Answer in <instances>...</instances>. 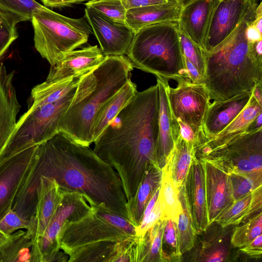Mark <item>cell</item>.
Segmentation results:
<instances>
[{
	"instance_id": "cell-13",
	"label": "cell",
	"mask_w": 262,
	"mask_h": 262,
	"mask_svg": "<svg viewBox=\"0 0 262 262\" xmlns=\"http://www.w3.org/2000/svg\"><path fill=\"white\" fill-rule=\"evenodd\" d=\"M38 145L24 149L0 166V220L12 209L15 198L31 169Z\"/></svg>"
},
{
	"instance_id": "cell-49",
	"label": "cell",
	"mask_w": 262,
	"mask_h": 262,
	"mask_svg": "<svg viewBox=\"0 0 262 262\" xmlns=\"http://www.w3.org/2000/svg\"><path fill=\"white\" fill-rule=\"evenodd\" d=\"M46 7L60 8L71 6L74 0H41Z\"/></svg>"
},
{
	"instance_id": "cell-45",
	"label": "cell",
	"mask_w": 262,
	"mask_h": 262,
	"mask_svg": "<svg viewBox=\"0 0 262 262\" xmlns=\"http://www.w3.org/2000/svg\"><path fill=\"white\" fill-rule=\"evenodd\" d=\"M126 10L178 2L175 0H121Z\"/></svg>"
},
{
	"instance_id": "cell-24",
	"label": "cell",
	"mask_w": 262,
	"mask_h": 262,
	"mask_svg": "<svg viewBox=\"0 0 262 262\" xmlns=\"http://www.w3.org/2000/svg\"><path fill=\"white\" fill-rule=\"evenodd\" d=\"M262 113L260 105L252 96L244 110L221 133L212 138L199 144L194 148L195 155H199L218 148L233 137L246 132L250 123Z\"/></svg>"
},
{
	"instance_id": "cell-5",
	"label": "cell",
	"mask_w": 262,
	"mask_h": 262,
	"mask_svg": "<svg viewBox=\"0 0 262 262\" xmlns=\"http://www.w3.org/2000/svg\"><path fill=\"white\" fill-rule=\"evenodd\" d=\"M134 66L127 56H105L80 79L71 102L59 124V132L89 146L98 114L130 80Z\"/></svg>"
},
{
	"instance_id": "cell-26",
	"label": "cell",
	"mask_w": 262,
	"mask_h": 262,
	"mask_svg": "<svg viewBox=\"0 0 262 262\" xmlns=\"http://www.w3.org/2000/svg\"><path fill=\"white\" fill-rule=\"evenodd\" d=\"M193 146L180 135L163 167L169 173L178 191L185 183L192 161L195 157Z\"/></svg>"
},
{
	"instance_id": "cell-32",
	"label": "cell",
	"mask_w": 262,
	"mask_h": 262,
	"mask_svg": "<svg viewBox=\"0 0 262 262\" xmlns=\"http://www.w3.org/2000/svg\"><path fill=\"white\" fill-rule=\"evenodd\" d=\"M162 180L158 199L162 209L161 220L172 219L177 222L181 207L178 191L167 171L163 168Z\"/></svg>"
},
{
	"instance_id": "cell-10",
	"label": "cell",
	"mask_w": 262,
	"mask_h": 262,
	"mask_svg": "<svg viewBox=\"0 0 262 262\" xmlns=\"http://www.w3.org/2000/svg\"><path fill=\"white\" fill-rule=\"evenodd\" d=\"M166 92L170 111L177 121L189 125L196 134L201 131L210 104L209 91L203 83L183 81L176 88L168 83Z\"/></svg>"
},
{
	"instance_id": "cell-4",
	"label": "cell",
	"mask_w": 262,
	"mask_h": 262,
	"mask_svg": "<svg viewBox=\"0 0 262 262\" xmlns=\"http://www.w3.org/2000/svg\"><path fill=\"white\" fill-rule=\"evenodd\" d=\"M255 10L212 50L203 49L205 62L203 83L210 99L226 100L252 92L262 82V53L257 50L256 42H250L246 34L248 25L254 19Z\"/></svg>"
},
{
	"instance_id": "cell-53",
	"label": "cell",
	"mask_w": 262,
	"mask_h": 262,
	"mask_svg": "<svg viewBox=\"0 0 262 262\" xmlns=\"http://www.w3.org/2000/svg\"><path fill=\"white\" fill-rule=\"evenodd\" d=\"M175 1H177L179 2H180L184 6V5H185L186 3H187L190 0H175Z\"/></svg>"
},
{
	"instance_id": "cell-42",
	"label": "cell",
	"mask_w": 262,
	"mask_h": 262,
	"mask_svg": "<svg viewBox=\"0 0 262 262\" xmlns=\"http://www.w3.org/2000/svg\"><path fill=\"white\" fill-rule=\"evenodd\" d=\"M162 216V209L158 198L150 212L143 219L139 225L135 227L136 234L138 236L143 235L150 228L155 224Z\"/></svg>"
},
{
	"instance_id": "cell-25",
	"label": "cell",
	"mask_w": 262,
	"mask_h": 262,
	"mask_svg": "<svg viewBox=\"0 0 262 262\" xmlns=\"http://www.w3.org/2000/svg\"><path fill=\"white\" fill-rule=\"evenodd\" d=\"M162 173V169L159 166L151 165L145 172L135 195L127 201L128 219L135 227L139 225L146 206L160 188Z\"/></svg>"
},
{
	"instance_id": "cell-46",
	"label": "cell",
	"mask_w": 262,
	"mask_h": 262,
	"mask_svg": "<svg viewBox=\"0 0 262 262\" xmlns=\"http://www.w3.org/2000/svg\"><path fill=\"white\" fill-rule=\"evenodd\" d=\"M180 129V136L188 143L192 144L194 148L199 142L198 134H196L193 129L188 124L178 121Z\"/></svg>"
},
{
	"instance_id": "cell-54",
	"label": "cell",
	"mask_w": 262,
	"mask_h": 262,
	"mask_svg": "<svg viewBox=\"0 0 262 262\" xmlns=\"http://www.w3.org/2000/svg\"><path fill=\"white\" fill-rule=\"evenodd\" d=\"M90 0H74V4H79L84 1H89Z\"/></svg>"
},
{
	"instance_id": "cell-37",
	"label": "cell",
	"mask_w": 262,
	"mask_h": 262,
	"mask_svg": "<svg viewBox=\"0 0 262 262\" xmlns=\"http://www.w3.org/2000/svg\"><path fill=\"white\" fill-rule=\"evenodd\" d=\"M235 227L231 236L230 242L234 248H241L261 234L262 213H260L242 225Z\"/></svg>"
},
{
	"instance_id": "cell-17",
	"label": "cell",
	"mask_w": 262,
	"mask_h": 262,
	"mask_svg": "<svg viewBox=\"0 0 262 262\" xmlns=\"http://www.w3.org/2000/svg\"><path fill=\"white\" fill-rule=\"evenodd\" d=\"M159 94V131L156 158L159 167L162 169L172 150L177 139L180 135L178 121L170 110L166 92L168 80L157 77Z\"/></svg>"
},
{
	"instance_id": "cell-11",
	"label": "cell",
	"mask_w": 262,
	"mask_h": 262,
	"mask_svg": "<svg viewBox=\"0 0 262 262\" xmlns=\"http://www.w3.org/2000/svg\"><path fill=\"white\" fill-rule=\"evenodd\" d=\"M257 6L256 0H220L212 15L203 49L210 52L222 43Z\"/></svg>"
},
{
	"instance_id": "cell-3",
	"label": "cell",
	"mask_w": 262,
	"mask_h": 262,
	"mask_svg": "<svg viewBox=\"0 0 262 262\" xmlns=\"http://www.w3.org/2000/svg\"><path fill=\"white\" fill-rule=\"evenodd\" d=\"M138 238L129 220L91 206L85 216L63 225L58 242L68 262H130Z\"/></svg>"
},
{
	"instance_id": "cell-38",
	"label": "cell",
	"mask_w": 262,
	"mask_h": 262,
	"mask_svg": "<svg viewBox=\"0 0 262 262\" xmlns=\"http://www.w3.org/2000/svg\"><path fill=\"white\" fill-rule=\"evenodd\" d=\"M179 32L183 56L195 67L204 78L205 62L203 49L195 43L179 27Z\"/></svg>"
},
{
	"instance_id": "cell-43",
	"label": "cell",
	"mask_w": 262,
	"mask_h": 262,
	"mask_svg": "<svg viewBox=\"0 0 262 262\" xmlns=\"http://www.w3.org/2000/svg\"><path fill=\"white\" fill-rule=\"evenodd\" d=\"M261 210L262 185H260L252 192V198L248 211L241 224L246 222L255 215L262 213Z\"/></svg>"
},
{
	"instance_id": "cell-39",
	"label": "cell",
	"mask_w": 262,
	"mask_h": 262,
	"mask_svg": "<svg viewBox=\"0 0 262 262\" xmlns=\"http://www.w3.org/2000/svg\"><path fill=\"white\" fill-rule=\"evenodd\" d=\"M84 5L116 21L125 23L126 10L121 0H90Z\"/></svg>"
},
{
	"instance_id": "cell-12",
	"label": "cell",
	"mask_w": 262,
	"mask_h": 262,
	"mask_svg": "<svg viewBox=\"0 0 262 262\" xmlns=\"http://www.w3.org/2000/svg\"><path fill=\"white\" fill-rule=\"evenodd\" d=\"M85 15L104 56L126 54L135 34L125 23L116 21L89 7L85 8Z\"/></svg>"
},
{
	"instance_id": "cell-19",
	"label": "cell",
	"mask_w": 262,
	"mask_h": 262,
	"mask_svg": "<svg viewBox=\"0 0 262 262\" xmlns=\"http://www.w3.org/2000/svg\"><path fill=\"white\" fill-rule=\"evenodd\" d=\"M203 160L205 169L206 200L210 225L223 210L234 201L228 174L213 164Z\"/></svg>"
},
{
	"instance_id": "cell-21",
	"label": "cell",
	"mask_w": 262,
	"mask_h": 262,
	"mask_svg": "<svg viewBox=\"0 0 262 262\" xmlns=\"http://www.w3.org/2000/svg\"><path fill=\"white\" fill-rule=\"evenodd\" d=\"M14 75V71L8 72L0 64V154L15 129L20 108L13 84Z\"/></svg>"
},
{
	"instance_id": "cell-35",
	"label": "cell",
	"mask_w": 262,
	"mask_h": 262,
	"mask_svg": "<svg viewBox=\"0 0 262 262\" xmlns=\"http://www.w3.org/2000/svg\"><path fill=\"white\" fill-rule=\"evenodd\" d=\"M251 198L252 192L233 202L216 216L214 222L222 227L239 225L248 211Z\"/></svg>"
},
{
	"instance_id": "cell-9",
	"label": "cell",
	"mask_w": 262,
	"mask_h": 262,
	"mask_svg": "<svg viewBox=\"0 0 262 262\" xmlns=\"http://www.w3.org/2000/svg\"><path fill=\"white\" fill-rule=\"evenodd\" d=\"M90 210L91 206L82 194L63 190L62 199L53 219L33 247L31 262H52L60 250L58 237L63 225L80 219Z\"/></svg>"
},
{
	"instance_id": "cell-14",
	"label": "cell",
	"mask_w": 262,
	"mask_h": 262,
	"mask_svg": "<svg viewBox=\"0 0 262 262\" xmlns=\"http://www.w3.org/2000/svg\"><path fill=\"white\" fill-rule=\"evenodd\" d=\"M252 94V91L246 92L228 99L214 100L210 103L198 134L196 146L216 136L227 127L246 107Z\"/></svg>"
},
{
	"instance_id": "cell-36",
	"label": "cell",
	"mask_w": 262,
	"mask_h": 262,
	"mask_svg": "<svg viewBox=\"0 0 262 262\" xmlns=\"http://www.w3.org/2000/svg\"><path fill=\"white\" fill-rule=\"evenodd\" d=\"M46 8L34 0H0V10L18 23L31 20L34 13Z\"/></svg>"
},
{
	"instance_id": "cell-1",
	"label": "cell",
	"mask_w": 262,
	"mask_h": 262,
	"mask_svg": "<svg viewBox=\"0 0 262 262\" xmlns=\"http://www.w3.org/2000/svg\"><path fill=\"white\" fill-rule=\"evenodd\" d=\"M54 179L63 190L82 194L90 206L105 207L128 219L127 200L116 170L89 146L62 133L39 145L36 158L12 209L28 220L35 213L40 177Z\"/></svg>"
},
{
	"instance_id": "cell-22",
	"label": "cell",
	"mask_w": 262,
	"mask_h": 262,
	"mask_svg": "<svg viewBox=\"0 0 262 262\" xmlns=\"http://www.w3.org/2000/svg\"><path fill=\"white\" fill-rule=\"evenodd\" d=\"M206 233L192 255L189 261L204 262H222L230 260L231 255V234L233 225L222 227L216 224Z\"/></svg>"
},
{
	"instance_id": "cell-23",
	"label": "cell",
	"mask_w": 262,
	"mask_h": 262,
	"mask_svg": "<svg viewBox=\"0 0 262 262\" xmlns=\"http://www.w3.org/2000/svg\"><path fill=\"white\" fill-rule=\"evenodd\" d=\"M183 5L179 2L134 8L126 10L125 23L137 33L143 28L154 24L178 22Z\"/></svg>"
},
{
	"instance_id": "cell-33",
	"label": "cell",
	"mask_w": 262,
	"mask_h": 262,
	"mask_svg": "<svg viewBox=\"0 0 262 262\" xmlns=\"http://www.w3.org/2000/svg\"><path fill=\"white\" fill-rule=\"evenodd\" d=\"M234 201L262 185V171L228 174Z\"/></svg>"
},
{
	"instance_id": "cell-8",
	"label": "cell",
	"mask_w": 262,
	"mask_h": 262,
	"mask_svg": "<svg viewBox=\"0 0 262 262\" xmlns=\"http://www.w3.org/2000/svg\"><path fill=\"white\" fill-rule=\"evenodd\" d=\"M195 156L228 174L262 171V128L239 134L222 146Z\"/></svg>"
},
{
	"instance_id": "cell-34",
	"label": "cell",
	"mask_w": 262,
	"mask_h": 262,
	"mask_svg": "<svg viewBox=\"0 0 262 262\" xmlns=\"http://www.w3.org/2000/svg\"><path fill=\"white\" fill-rule=\"evenodd\" d=\"M162 262L182 261L178 238L177 222L172 219L165 220L162 239Z\"/></svg>"
},
{
	"instance_id": "cell-7",
	"label": "cell",
	"mask_w": 262,
	"mask_h": 262,
	"mask_svg": "<svg viewBox=\"0 0 262 262\" xmlns=\"http://www.w3.org/2000/svg\"><path fill=\"white\" fill-rule=\"evenodd\" d=\"M31 20L35 48L52 67L66 54L86 43L92 33L85 15L72 18L47 7L34 13Z\"/></svg>"
},
{
	"instance_id": "cell-31",
	"label": "cell",
	"mask_w": 262,
	"mask_h": 262,
	"mask_svg": "<svg viewBox=\"0 0 262 262\" xmlns=\"http://www.w3.org/2000/svg\"><path fill=\"white\" fill-rule=\"evenodd\" d=\"M26 231L18 230L0 246V262H31L33 241L26 234Z\"/></svg>"
},
{
	"instance_id": "cell-47",
	"label": "cell",
	"mask_w": 262,
	"mask_h": 262,
	"mask_svg": "<svg viewBox=\"0 0 262 262\" xmlns=\"http://www.w3.org/2000/svg\"><path fill=\"white\" fill-rule=\"evenodd\" d=\"M184 57V56H183ZM185 64L189 78L193 83H201L203 82V78L195 67L184 57Z\"/></svg>"
},
{
	"instance_id": "cell-51",
	"label": "cell",
	"mask_w": 262,
	"mask_h": 262,
	"mask_svg": "<svg viewBox=\"0 0 262 262\" xmlns=\"http://www.w3.org/2000/svg\"><path fill=\"white\" fill-rule=\"evenodd\" d=\"M252 95L257 102L262 105V82L257 84L252 90Z\"/></svg>"
},
{
	"instance_id": "cell-44",
	"label": "cell",
	"mask_w": 262,
	"mask_h": 262,
	"mask_svg": "<svg viewBox=\"0 0 262 262\" xmlns=\"http://www.w3.org/2000/svg\"><path fill=\"white\" fill-rule=\"evenodd\" d=\"M239 250L252 258H259L262 256V235L260 234Z\"/></svg>"
},
{
	"instance_id": "cell-6",
	"label": "cell",
	"mask_w": 262,
	"mask_h": 262,
	"mask_svg": "<svg viewBox=\"0 0 262 262\" xmlns=\"http://www.w3.org/2000/svg\"><path fill=\"white\" fill-rule=\"evenodd\" d=\"M134 67L168 80L191 81L182 51L178 22L152 24L134 35L126 54Z\"/></svg>"
},
{
	"instance_id": "cell-2",
	"label": "cell",
	"mask_w": 262,
	"mask_h": 262,
	"mask_svg": "<svg viewBox=\"0 0 262 262\" xmlns=\"http://www.w3.org/2000/svg\"><path fill=\"white\" fill-rule=\"evenodd\" d=\"M159 114L157 84L137 91L94 142V152L119 175L127 201L149 167L158 166Z\"/></svg>"
},
{
	"instance_id": "cell-30",
	"label": "cell",
	"mask_w": 262,
	"mask_h": 262,
	"mask_svg": "<svg viewBox=\"0 0 262 262\" xmlns=\"http://www.w3.org/2000/svg\"><path fill=\"white\" fill-rule=\"evenodd\" d=\"M178 196L181 211L177 220V228L179 250L183 255L194 247L198 234L190 210L185 182L179 190Z\"/></svg>"
},
{
	"instance_id": "cell-20",
	"label": "cell",
	"mask_w": 262,
	"mask_h": 262,
	"mask_svg": "<svg viewBox=\"0 0 262 262\" xmlns=\"http://www.w3.org/2000/svg\"><path fill=\"white\" fill-rule=\"evenodd\" d=\"M104 57L97 45L72 51L56 65L51 66L46 80L57 81L86 73L96 67Z\"/></svg>"
},
{
	"instance_id": "cell-48",
	"label": "cell",
	"mask_w": 262,
	"mask_h": 262,
	"mask_svg": "<svg viewBox=\"0 0 262 262\" xmlns=\"http://www.w3.org/2000/svg\"><path fill=\"white\" fill-rule=\"evenodd\" d=\"M252 21L248 25L246 30V34L248 40L250 42L254 43L262 40V33L258 30L253 24Z\"/></svg>"
},
{
	"instance_id": "cell-50",
	"label": "cell",
	"mask_w": 262,
	"mask_h": 262,
	"mask_svg": "<svg viewBox=\"0 0 262 262\" xmlns=\"http://www.w3.org/2000/svg\"><path fill=\"white\" fill-rule=\"evenodd\" d=\"M262 128V113L253 120L247 127L246 132H254Z\"/></svg>"
},
{
	"instance_id": "cell-18",
	"label": "cell",
	"mask_w": 262,
	"mask_h": 262,
	"mask_svg": "<svg viewBox=\"0 0 262 262\" xmlns=\"http://www.w3.org/2000/svg\"><path fill=\"white\" fill-rule=\"evenodd\" d=\"M220 0H190L181 11L178 26L195 43L203 48L213 11Z\"/></svg>"
},
{
	"instance_id": "cell-52",
	"label": "cell",
	"mask_w": 262,
	"mask_h": 262,
	"mask_svg": "<svg viewBox=\"0 0 262 262\" xmlns=\"http://www.w3.org/2000/svg\"><path fill=\"white\" fill-rule=\"evenodd\" d=\"M12 236L10 235L6 234L0 230V246L8 241Z\"/></svg>"
},
{
	"instance_id": "cell-28",
	"label": "cell",
	"mask_w": 262,
	"mask_h": 262,
	"mask_svg": "<svg viewBox=\"0 0 262 262\" xmlns=\"http://www.w3.org/2000/svg\"><path fill=\"white\" fill-rule=\"evenodd\" d=\"M137 92L136 84L130 80L118 94L103 106L98 114L94 124V142Z\"/></svg>"
},
{
	"instance_id": "cell-40",
	"label": "cell",
	"mask_w": 262,
	"mask_h": 262,
	"mask_svg": "<svg viewBox=\"0 0 262 262\" xmlns=\"http://www.w3.org/2000/svg\"><path fill=\"white\" fill-rule=\"evenodd\" d=\"M17 23L13 16L0 10V58L18 37Z\"/></svg>"
},
{
	"instance_id": "cell-41",
	"label": "cell",
	"mask_w": 262,
	"mask_h": 262,
	"mask_svg": "<svg viewBox=\"0 0 262 262\" xmlns=\"http://www.w3.org/2000/svg\"><path fill=\"white\" fill-rule=\"evenodd\" d=\"M32 227L31 219L26 220L21 217L12 209L9 210L0 220V230L8 235L21 229H26V232L29 233Z\"/></svg>"
},
{
	"instance_id": "cell-15",
	"label": "cell",
	"mask_w": 262,
	"mask_h": 262,
	"mask_svg": "<svg viewBox=\"0 0 262 262\" xmlns=\"http://www.w3.org/2000/svg\"><path fill=\"white\" fill-rule=\"evenodd\" d=\"M63 197V190L54 179L41 176L37 189L35 213L31 219L32 228L27 234L33 241V247L48 227Z\"/></svg>"
},
{
	"instance_id": "cell-16",
	"label": "cell",
	"mask_w": 262,
	"mask_h": 262,
	"mask_svg": "<svg viewBox=\"0 0 262 262\" xmlns=\"http://www.w3.org/2000/svg\"><path fill=\"white\" fill-rule=\"evenodd\" d=\"M185 187L197 234L209 226L205 186V169L204 161L194 158L185 181Z\"/></svg>"
},
{
	"instance_id": "cell-29",
	"label": "cell",
	"mask_w": 262,
	"mask_h": 262,
	"mask_svg": "<svg viewBox=\"0 0 262 262\" xmlns=\"http://www.w3.org/2000/svg\"><path fill=\"white\" fill-rule=\"evenodd\" d=\"M164 220H159L139 236L134 251V262H162V239Z\"/></svg>"
},
{
	"instance_id": "cell-27",
	"label": "cell",
	"mask_w": 262,
	"mask_h": 262,
	"mask_svg": "<svg viewBox=\"0 0 262 262\" xmlns=\"http://www.w3.org/2000/svg\"><path fill=\"white\" fill-rule=\"evenodd\" d=\"M86 73L57 81L46 80L36 85L31 91L28 108H35L58 100L76 86L81 77Z\"/></svg>"
}]
</instances>
